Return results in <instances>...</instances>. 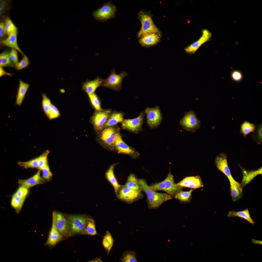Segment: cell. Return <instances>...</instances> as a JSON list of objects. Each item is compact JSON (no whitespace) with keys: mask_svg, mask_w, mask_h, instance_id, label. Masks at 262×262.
Here are the masks:
<instances>
[{"mask_svg":"<svg viewBox=\"0 0 262 262\" xmlns=\"http://www.w3.org/2000/svg\"><path fill=\"white\" fill-rule=\"evenodd\" d=\"M17 32H13L10 34L8 37L2 41V43L8 47L14 49L18 51L23 56H25L21 50L17 42Z\"/></svg>","mask_w":262,"mask_h":262,"instance_id":"obj_24","label":"cell"},{"mask_svg":"<svg viewBox=\"0 0 262 262\" xmlns=\"http://www.w3.org/2000/svg\"><path fill=\"white\" fill-rule=\"evenodd\" d=\"M42 177L45 179L48 180L51 179L52 176V174L51 172L48 165L44 167L42 170Z\"/></svg>","mask_w":262,"mask_h":262,"instance_id":"obj_48","label":"cell"},{"mask_svg":"<svg viewBox=\"0 0 262 262\" xmlns=\"http://www.w3.org/2000/svg\"><path fill=\"white\" fill-rule=\"evenodd\" d=\"M128 75V73L124 71L117 74L115 69L113 68L111 70L109 76L105 79H103L101 86L114 91H119L122 88L123 80Z\"/></svg>","mask_w":262,"mask_h":262,"instance_id":"obj_5","label":"cell"},{"mask_svg":"<svg viewBox=\"0 0 262 262\" xmlns=\"http://www.w3.org/2000/svg\"><path fill=\"white\" fill-rule=\"evenodd\" d=\"M115 164L110 166L106 172L105 175L107 179L112 185L114 189L115 192L117 194L119 190L123 186L120 185L118 183L114 173V169Z\"/></svg>","mask_w":262,"mask_h":262,"instance_id":"obj_26","label":"cell"},{"mask_svg":"<svg viewBox=\"0 0 262 262\" xmlns=\"http://www.w3.org/2000/svg\"><path fill=\"white\" fill-rule=\"evenodd\" d=\"M10 59L15 66L19 62L17 51L14 49H12L9 52Z\"/></svg>","mask_w":262,"mask_h":262,"instance_id":"obj_47","label":"cell"},{"mask_svg":"<svg viewBox=\"0 0 262 262\" xmlns=\"http://www.w3.org/2000/svg\"><path fill=\"white\" fill-rule=\"evenodd\" d=\"M52 222L60 233L65 235L68 233L69 222L62 214L54 212L52 214Z\"/></svg>","mask_w":262,"mask_h":262,"instance_id":"obj_13","label":"cell"},{"mask_svg":"<svg viewBox=\"0 0 262 262\" xmlns=\"http://www.w3.org/2000/svg\"><path fill=\"white\" fill-rule=\"evenodd\" d=\"M138 181L141 191L147 196L149 209H156L164 202L172 199V197L167 193L157 192L152 189L144 179H138Z\"/></svg>","mask_w":262,"mask_h":262,"instance_id":"obj_1","label":"cell"},{"mask_svg":"<svg viewBox=\"0 0 262 262\" xmlns=\"http://www.w3.org/2000/svg\"><path fill=\"white\" fill-rule=\"evenodd\" d=\"M230 77L233 81L238 82H240L243 78V75L242 72L238 70H234L231 72Z\"/></svg>","mask_w":262,"mask_h":262,"instance_id":"obj_44","label":"cell"},{"mask_svg":"<svg viewBox=\"0 0 262 262\" xmlns=\"http://www.w3.org/2000/svg\"><path fill=\"white\" fill-rule=\"evenodd\" d=\"M256 127L255 124L250 123L248 120H245L241 124L240 133L243 135L244 138H246L249 133L254 132Z\"/></svg>","mask_w":262,"mask_h":262,"instance_id":"obj_29","label":"cell"},{"mask_svg":"<svg viewBox=\"0 0 262 262\" xmlns=\"http://www.w3.org/2000/svg\"><path fill=\"white\" fill-rule=\"evenodd\" d=\"M138 16L141 25L137 34L138 37L140 38L146 35L152 33L160 35L159 30L155 25L150 15L141 12L139 13Z\"/></svg>","mask_w":262,"mask_h":262,"instance_id":"obj_4","label":"cell"},{"mask_svg":"<svg viewBox=\"0 0 262 262\" xmlns=\"http://www.w3.org/2000/svg\"><path fill=\"white\" fill-rule=\"evenodd\" d=\"M119 132V128L115 125L104 128L98 133L102 141L108 146H114L116 137Z\"/></svg>","mask_w":262,"mask_h":262,"instance_id":"obj_10","label":"cell"},{"mask_svg":"<svg viewBox=\"0 0 262 262\" xmlns=\"http://www.w3.org/2000/svg\"><path fill=\"white\" fill-rule=\"evenodd\" d=\"M103 79L98 76L93 80H88L82 83V89L88 95L94 93L98 88L101 86Z\"/></svg>","mask_w":262,"mask_h":262,"instance_id":"obj_18","label":"cell"},{"mask_svg":"<svg viewBox=\"0 0 262 262\" xmlns=\"http://www.w3.org/2000/svg\"><path fill=\"white\" fill-rule=\"evenodd\" d=\"M49 153V151L47 150L39 156L38 168L39 170H42L44 167L48 164L47 157Z\"/></svg>","mask_w":262,"mask_h":262,"instance_id":"obj_42","label":"cell"},{"mask_svg":"<svg viewBox=\"0 0 262 262\" xmlns=\"http://www.w3.org/2000/svg\"><path fill=\"white\" fill-rule=\"evenodd\" d=\"M28 193V188L24 186L21 185L13 195L25 199Z\"/></svg>","mask_w":262,"mask_h":262,"instance_id":"obj_45","label":"cell"},{"mask_svg":"<svg viewBox=\"0 0 262 262\" xmlns=\"http://www.w3.org/2000/svg\"><path fill=\"white\" fill-rule=\"evenodd\" d=\"M41 96L42 97L41 102L42 108L44 113L48 117L52 104L51 100L45 93H42Z\"/></svg>","mask_w":262,"mask_h":262,"instance_id":"obj_37","label":"cell"},{"mask_svg":"<svg viewBox=\"0 0 262 262\" xmlns=\"http://www.w3.org/2000/svg\"><path fill=\"white\" fill-rule=\"evenodd\" d=\"M227 157L226 154L221 153L216 157L215 163L218 169L223 173L229 180L234 178L228 166Z\"/></svg>","mask_w":262,"mask_h":262,"instance_id":"obj_15","label":"cell"},{"mask_svg":"<svg viewBox=\"0 0 262 262\" xmlns=\"http://www.w3.org/2000/svg\"><path fill=\"white\" fill-rule=\"evenodd\" d=\"M227 216L228 217H237L241 218L246 220L249 223L253 225L255 223V222L251 218L248 208L240 211H230L228 212Z\"/></svg>","mask_w":262,"mask_h":262,"instance_id":"obj_28","label":"cell"},{"mask_svg":"<svg viewBox=\"0 0 262 262\" xmlns=\"http://www.w3.org/2000/svg\"><path fill=\"white\" fill-rule=\"evenodd\" d=\"M153 190L162 191L172 197H174L178 192L182 190L183 187L177 185L174 182V177L170 172L166 178L161 182L153 184L150 186Z\"/></svg>","mask_w":262,"mask_h":262,"instance_id":"obj_2","label":"cell"},{"mask_svg":"<svg viewBox=\"0 0 262 262\" xmlns=\"http://www.w3.org/2000/svg\"><path fill=\"white\" fill-rule=\"evenodd\" d=\"M12 75V74L7 72L4 70V69L3 68V67L0 66V77H1L2 76L5 75L11 76Z\"/></svg>","mask_w":262,"mask_h":262,"instance_id":"obj_51","label":"cell"},{"mask_svg":"<svg viewBox=\"0 0 262 262\" xmlns=\"http://www.w3.org/2000/svg\"><path fill=\"white\" fill-rule=\"evenodd\" d=\"M179 123L185 130L193 132L199 128L201 122L197 117L195 112L191 109L185 112Z\"/></svg>","mask_w":262,"mask_h":262,"instance_id":"obj_6","label":"cell"},{"mask_svg":"<svg viewBox=\"0 0 262 262\" xmlns=\"http://www.w3.org/2000/svg\"><path fill=\"white\" fill-rule=\"evenodd\" d=\"M116 8L111 1L104 3L102 6L92 13L93 17L97 21L103 22L116 16Z\"/></svg>","mask_w":262,"mask_h":262,"instance_id":"obj_3","label":"cell"},{"mask_svg":"<svg viewBox=\"0 0 262 262\" xmlns=\"http://www.w3.org/2000/svg\"><path fill=\"white\" fill-rule=\"evenodd\" d=\"M124 186L131 189L139 192L142 191L138 179L132 173L130 174L128 177Z\"/></svg>","mask_w":262,"mask_h":262,"instance_id":"obj_30","label":"cell"},{"mask_svg":"<svg viewBox=\"0 0 262 262\" xmlns=\"http://www.w3.org/2000/svg\"><path fill=\"white\" fill-rule=\"evenodd\" d=\"M124 113L122 112L112 111L104 125L103 128L116 125L119 123H122L124 119Z\"/></svg>","mask_w":262,"mask_h":262,"instance_id":"obj_25","label":"cell"},{"mask_svg":"<svg viewBox=\"0 0 262 262\" xmlns=\"http://www.w3.org/2000/svg\"><path fill=\"white\" fill-rule=\"evenodd\" d=\"M113 238L111 234L107 231L102 241V244L108 254L114 244Z\"/></svg>","mask_w":262,"mask_h":262,"instance_id":"obj_32","label":"cell"},{"mask_svg":"<svg viewBox=\"0 0 262 262\" xmlns=\"http://www.w3.org/2000/svg\"><path fill=\"white\" fill-rule=\"evenodd\" d=\"M262 123L256 126L255 129L252 135V137L257 143L261 144L262 142Z\"/></svg>","mask_w":262,"mask_h":262,"instance_id":"obj_39","label":"cell"},{"mask_svg":"<svg viewBox=\"0 0 262 262\" xmlns=\"http://www.w3.org/2000/svg\"><path fill=\"white\" fill-rule=\"evenodd\" d=\"M102 260L100 258H97L91 261L92 262H102Z\"/></svg>","mask_w":262,"mask_h":262,"instance_id":"obj_53","label":"cell"},{"mask_svg":"<svg viewBox=\"0 0 262 262\" xmlns=\"http://www.w3.org/2000/svg\"><path fill=\"white\" fill-rule=\"evenodd\" d=\"M178 186L192 189H196L203 187V184L199 176L187 177L176 184Z\"/></svg>","mask_w":262,"mask_h":262,"instance_id":"obj_17","label":"cell"},{"mask_svg":"<svg viewBox=\"0 0 262 262\" xmlns=\"http://www.w3.org/2000/svg\"><path fill=\"white\" fill-rule=\"evenodd\" d=\"M117 194L119 198L129 203L141 198L143 195L141 192L131 189L124 185L119 190Z\"/></svg>","mask_w":262,"mask_h":262,"instance_id":"obj_12","label":"cell"},{"mask_svg":"<svg viewBox=\"0 0 262 262\" xmlns=\"http://www.w3.org/2000/svg\"><path fill=\"white\" fill-rule=\"evenodd\" d=\"M39 158V156L28 161H19L17 163L20 166L25 169L29 168H36L38 169Z\"/></svg>","mask_w":262,"mask_h":262,"instance_id":"obj_38","label":"cell"},{"mask_svg":"<svg viewBox=\"0 0 262 262\" xmlns=\"http://www.w3.org/2000/svg\"><path fill=\"white\" fill-rule=\"evenodd\" d=\"M8 1L6 0H0V10L7 8L8 5Z\"/></svg>","mask_w":262,"mask_h":262,"instance_id":"obj_50","label":"cell"},{"mask_svg":"<svg viewBox=\"0 0 262 262\" xmlns=\"http://www.w3.org/2000/svg\"><path fill=\"white\" fill-rule=\"evenodd\" d=\"M30 86L21 80L19 83L16 97L15 104L19 106H21L27 92Z\"/></svg>","mask_w":262,"mask_h":262,"instance_id":"obj_23","label":"cell"},{"mask_svg":"<svg viewBox=\"0 0 262 262\" xmlns=\"http://www.w3.org/2000/svg\"><path fill=\"white\" fill-rule=\"evenodd\" d=\"M193 190V189H191L188 191L181 190L177 193L174 197L182 202H188L191 199Z\"/></svg>","mask_w":262,"mask_h":262,"instance_id":"obj_34","label":"cell"},{"mask_svg":"<svg viewBox=\"0 0 262 262\" xmlns=\"http://www.w3.org/2000/svg\"><path fill=\"white\" fill-rule=\"evenodd\" d=\"M114 146L119 153L125 154L134 157L139 155L138 152L128 145L123 141L120 132L117 135Z\"/></svg>","mask_w":262,"mask_h":262,"instance_id":"obj_16","label":"cell"},{"mask_svg":"<svg viewBox=\"0 0 262 262\" xmlns=\"http://www.w3.org/2000/svg\"><path fill=\"white\" fill-rule=\"evenodd\" d=\"M7 35L4 22L0 23V38L1 39L4 38Z\"/></svg>","mask_w":262,"mask_h":262,"instance_id":"obj_49","label":"cell"},{"mask_svg":"<svg viewBox=\"0 0 262 262\" xmlns=\"http://www.w3.org/2000/svg\"><path fill=\"white\" fill-rule=\"evenodd\" d=\"M252 242L254 244H259L260 245H262V241L257 240L253 238H251Z\"/></svg>","mask_w":262,"mask_h":262,"instance_id":"obj_52","label":"cell"},{"mask_svg":"<svg viewBox=\"0 0 262 262\" xmlns=\"http://www.w3.org/2000/svg\"><path fill=\"white\" fill-rule=\"evenodd\" d=\"M62 236L56 228L54 223L52 222L51 228L46 245L50 246H54L60 240Z\"/></svg>","mask_w":262,"mask_h":262,"instance_id":"obj_27","label":"cell"},{"mask_svg":"<svg viewBox=\"0 0 262 262\" xmlns=\"http://www.w3.org/2000/svg\"><path fill=\"white\" fill-rule=\"evenodd\" d=\"M60 115V112L57 107L52 104L47 117L50 120L57 118Z\"/></svg>","mask_w":262,"mask_h":262,"instance_id":"obj_43","label":"cell"},{"mask_svg":"<svg viewBox=\"0 0 262 262\" xmlns=\"http://www.w3.org/2000/svg\"><path fill=\"white\" fill-rule=\"evenodd\" d=\"M240 167L243 173V178L241 183L242 187L249 183L256 176L262 174V167L254 170L246 169L240 166Z\"/></svg>","mask_w":262,"mask_h":262,"instance_id":"obj_19","label":"cell"},{"mask_svg":"<svg viewBox=\"0 0 262 262\" xmlns=\"http://www.w3.org/2000/svg\"><path fill=\"white\" fill-rule=\"evenodd\" d=\"M144 114V112H142L135 118L124 119L122 123V128L135 133H138L142 130Z\"/></svg>","mask_w":262,"mask_h":262,"instance_id":"obj_9","label":"cell"},{"mask_svg":"<svg viewBox=\"0 0 262 262\" xmlns=\"http://www.w3.org/2000/svg\"><path fill=\"white\" fill-rule=\"evenodd\" d=\"M89 218L83 215H71L68 217L70 232L73 234L83 233Z\"/></svg>","mask_w":262,"mask_h":262,"instance_id":"obj_11","label":"cell"},{"mask_svg":"<svg viewBox=\"0 0 262 262\" xmlns=\"http://www.w3.org/2000/svg\"><path fill=\"white\" fill-rule=\"evenodd\" d=\"M4 23L7 34L8 36L12 33L17 32V27L10 18H7Z\"/></svg>","mask_w":262,"mask_h":262,"instance_id":"obj_41","label":"cell"},{"mask_svg":"<svg viewBox=\"0 0 262 262\" xmlns=\"http://www.w3.org/2000/svg\"><path fill=\"white\" fill-rule=\"evenodd\" d=\"M112 111L110 109L96 110L91 116L90 122L98 133L103 129Z\"/></svg>","mask_w":262,"mask_h":262,"instance_id":"obj_7","label":"cell"},{"mask_svg":"<svg viewBox=\"0 0 262 262\" xmlns=\"http://www.w3.org/2000/svg\"><path fill=\"white\" fill-rule=\"evenodd\" d=\"M147 116V123L151 128L157 127L161 124L162 119L160 108L157 106L154 107H147L145 110Z\"/></svg>","mask_w":262,"mask_h":262,"instance_id":"obj_8","label":"cell"},{"mask_svg":"<svg viewBox=\"0 0 262 262\" xmlns=\"http://www.w3.org/2000/svg\"><path fill=\"white\" fill-rule=\"evenodd\" d=\"M139 42L142 46L149 47L157 44L160 39V35L156 33H149L139 38Z\"/></svg>","mask_w":262,"mask_h":262,"instance_id":"obj_20","label":"cell"},{"mask_svg":"<svg viewBox=\"0 0 262 262\" xmlns=\"http://www.w3.org/2000/svg\"><path fill=\"white\" fill-rule=\"evenodd\" d=\"M202 33V35L198 39L185 48L187 53L190 54L194 53L203 44L210 40L212 34L209 30L204 29Z\"/></svg>","mask_w":262,"mask_h":262,"instance_id":"obj_14","label":"cell"},{"mask_svg":"<svg viewBox=\"0 0 262 262\" xmlns=\"http://www.w3.org/2000/svg\"><path fill=\"white\" fill-rule=\"evenodd\" d=\"M25 200L17 196L13 195L11 201V205L17 213L20 212Z\"/></svg>","mask_w":262,"mask_h":262,"instance_id":"obj_35","label":"cell"},{"mask_svg":"<svg viewBox=\"0 0 262 262\" xmlns=\"http://www.w3.org/2000/svg\"><path fill=\"white\" fill-rule=\"evenodd\" d=\"M88 95L92 105L96 110L103 109L101 107L99 99L95 93Z\"/></svg>","mask_w":262,"mask_h":262,"instance_id":"obj_40","label":"cell"},{"mask_svg":"<svg viewBox=\"0 0 262 262\" xmlns=\"http://www.w3.org/2000/svg\"><path fill=\"white\" fill-rule=\"evenodd\" d=\"M230 184V194L232 200L236 201L239 199L242 195V188L241 184L234 178L229 180Z\"/></svg>","mask_w":262,"mask_h":262,"instance_id":"obj_22","label":"cell"},{"mask_svg":"<svg viewBox=\"0 0 262 262\" xmlns=\"http://www.w3.org/2000/svg\"><path fill=\"white\" fill-rule=\"evenodd\" d=\"M83 233L91 236L98 234L96 229L95 222L93 219L88 218L87 225Z\"/></svg>","mask_w":262,"mask_h":262,"instance_id":"obj_33","label":"cell"},{"mask_svg":"<svg viewBox=\"0 0 262 262\" xmlns=\"http://www.w3.org/2000/svg\"><path fill=\"white\" fill-rule=\"evenodd\" d=\"M120 262H137L136 253L134 251L127 250L125 252L121 258Z\"/></svg>","mask_w":262,"mask_h":262,"instance_id":"obj_36","label":"cell"},{"mask_svg":"<svg viewBox=\"0 0 262 262\" xmlns=\"http://www.w3.org/2000/svg\"><path fill=\"white\" fill-rule=\"evenodd\" d=\"M0 66L15 67V66L10 59L9 52L5 51L0 54Z\"/></svg>","mask_w":262,"mask_h":262,"instance_id":"obj_31","label":"cell"},{"mask_svg":"<svg viewBox=\"0 0 262 262\" xmlns=\"http://www.w3.org/2000/svg\"><path fill=\"white\" fill-rule=\"evenodd\" d=\"M41 170L30 178L25 180H19L18 183L21 186L28 189L36 185L43 183V180L40 175Z\"/></svg>","mask_w":262,"mask_h":262,"instance_id":"obj_21","label":"cell"},{"mask_svg":"<svg viewBox=\"0 0 262 262\" xmlns=\"http://www.w3.org/2000/svg\"><path fill=\"white\" fill-rule=\"evenodd\" d=\"M29 64V62L27 57L26 56H23L22 59L15 66V68L17 70H21L28 67Z\"/></svg>","mask_w":262,"mask_h":262,"instance_id":"obj_46","label":"cell"}]
</instances>
